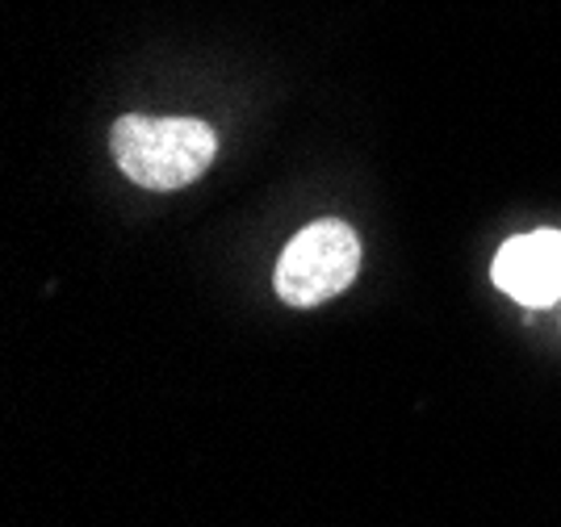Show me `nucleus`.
I'll return each instance as SVG.
<instances>
[{"label": "nucleus", "instance_id": "obj_2", "mask_svg": "<svg viewBox=\"0 0 561 527\" xmlns=\"http://www.w3.org/2000/svg\"><path fill=\"white\" fill-rule=\"evenodd\" d=\"M356 273H360V234L340 218H323L285 243L273 285L285 306L310 310L340 298L356 280Z\"/></svg>", "mask_w": 561, "mask_h": 527}, {"label": "nucleus", "instance_id": "obj_1", "mask_svg": "<svg viewBox=\"0 0 561 527\" xmlns=\"http://www.w3.org/2000/svg\"><path fill=\"white\" fill-rule=\"evenodd\" d=\"M110 147L126 181L156 188V193L193 184L218 156V138L197 117L126 114L114 122Z\"/></svg>", "mask_w": 561, "mask_h": 527}, {"label": "nucleus", "instance_id": "obj_3", "mask_svg": "<svg viewBox=\"0 0 561 527\" xmlns=\"http://www.w3.org/2000/svg\"><path fill=\"white\" fill-rule=\"evenodd\" d=\"M494 285L519 306H558L561 301V230L515 234L494 255Z\"/></svg>", "mask_w": 561, "mask_h": 527}]
</instances>
